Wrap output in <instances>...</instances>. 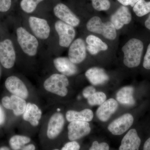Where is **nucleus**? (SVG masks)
I'll return each mask as SVG.
<instances>
[{
    "label": "nucleus",
    "mask_w": 150,
    "mask_h": 150,
    "mask_svg": "<svg viewBox=\"0 0 150 150\" xmlns=\"http://www.w3.org/2000/svg\"><path fill=\"white\" fill-rule=\"evenodd\" d=\"M144 44L141 40L131 38L123 46V64L129 68L138 67L141 63Z\"/></svg>",
    "instance_id": "f257e3e1"
},
{
    "label": "nucleus",
    "mask_w": 150,
    "mask_h": 150,
    "mask_svg": "<svg viewBox=\"0 0 150 150\" xmlns=\"http://www.w3.org/2000/svg\"><path fill=\"white\" fill-rule=\"evenodd\" d=\"M86 28L90 32L100 34L108 40H114L117 36L116 30L112 23H103L98 16L91 18L88 21Z\"/></svg>",
    "instance_id": "f03ea898"
},
{
    "label": "nucleus",
    "mask_w": 150,
    "mask_h": 150,
    "mask_svg": "<svg viewBox=\"0 0 150 150\" xmlns=\"http://www.w3.org/2000/svg\"><path fill=\"white\" fill-rule=\"evenodd\" d=\"M69 81L67 76L62 74H55L46 79L43 87L46 91L61 97L67 95Z\"/></svg>",
    "instance_id": "7ed1b4c3"
},
{
    "label": "nucleus",
    "mask_w": 150,
    "mask_h": 150,
    "mask_svg": "<svg viewBox=\"0 0 150 150\" xmlns=\"http://www.w3.org/2000/svg\"><path fill=\"white\" fill-rule=\"evenodd\" d=\"M16 34L18 42L23 51L28 56H35L39 45L36 37L22 27L17 28Z\"/></svg>",
    "instance_id": "20e7f679"
},
{
    "label": "nucleus",
    "mask_w": 150,
    "mask_h": 150,
    "mask_svg": "<svg viewBox=\"0 0 150 150\" xmlns=\"http://www.w3.org/2000/svg\"><path fill=\"white\" fill-rule=\"evenodd\" d=\"M55 28L59 35V45L65 48L69 47L76 36L74 27L60 20L55 23Z\"/></svg>",
    "instance_id": "39448f33"
},
{
    "label": "nucleus",
    "mask_w": 150,
    "mask_h": 150,
    "mask_svg": "<svg viewBox=\"0 0 150 150\" xmlns=\"http://www.w3.org/2000/svg\"><path fill=\"white\" fill-rule=\"evenodd\" d=\"M16 59V54L11 40L7 39L0 42V62L7 69L12 68Z\"/></svg>",
    "instance_id": "423d86ee"
},
{
    "label": "nucleus",
    "mask_w": 150,
    "mask_h": 150,
    "mask_svg": "<svg viewBox=\"0 0 150 150\" xmlns=\"http://www.w3.org/2000/svg\"><path fill=\"white\" fill-rule=\"evenodd\" d=\"M28 23L33 33L38 38L45 40L49 37L51 29L46 20L30 16L28 19Z\"/></svg>",
    "instance_id": "0eeeda50"
},
{
    "label": "nucleus",
    "mask_w": 150,
    "mask_h": 150,
    "mask_svg": "<svg viewBox=\"0 0 150 150\" xmlns=\"http://www.w3.org/2000/svg\"><path fill=\"white\" fill-rule=\"evenodd\" d=\"M86 50L85 43L82 38L76 39L70 46L68 53L69 59L75 64H80L86 57Z\"/></svg>",
    "instance_id": "6e6552de"
},
{
    "label": "nucleus",
    "mask_w": 150,
    "mask_h": 150,
    "mask_svg": "<svg viewBox=\"0 0 150 150\" xmlns=\"http://www.w3.org/2000/svg\"><path fill=\"white\" fill-rule=\"evenodd\" d=\"M134 118L130 113H126L112 121L108 129L113 135H122L126 132L134 123Z\"/></svg>",
    "instance_id": "1a4fd4ad"
},
{
    "label": "nucleus",
    "mask_w": 150,
    "mask_h": 150,
    "mask_svg": "<svg viewBox=\"0 0 150 150\" xmlns=\"http://www.w3.org/2000/svg\"><path fill=\"white\" fill-rule=\"evenodd\" d=\"M54 14L61 21L73 27H76L80 23V20L71 9L64 4L56 5L54 8Z\"/></svg>",
    "instance_id": "9d476101"
},
{
    "label": "nucleus",
    "mask_w": 150,
    "mask_h": 150,
    "mask_svg": "<svg viewBox=\"0 0 150 150\" xmlns=\"http://www.w3.org/2000/svg\"><path fill=\"white\" fill-rule=\"evenodd\" d=\"M5 85L7 89L13 95L24 99H27L29 92L24 83L17 77L11 76L6 80Z\"/></svg>",
    "instance_id": "9b49d317"
},
{
    "label": "nucleus",
    "mask_w": 150,
    "mask_h": 150,
    "mask_svg": "<svg viewBox=\"0 0 150 150\" xmlns=\"http://www.w3.org/2000/svg\"><path fill=\"white\" fill-rule=\"evenodd\" d=\"M68 138L71 141L79 139L88 135L91 131L88 122L74 121L70 122L68 126Z\"/></svg>",
    "instance_id": "f8f14e48"
},
{
    "label": "nucleus",
    "mask_w": 150,
    "mask_h": 150,
    "mask_svg": "<svg viewBox=\"0 0 150 150\" xmlns=\"http://www.w3.org/2000/svg\"><path fill=\"white\" fill-rule=\"evenodd\" d=\"M65 124L64 115L60 112H56L51 116L48 122L47 136L48 139H54L63 130Z\"/></svg>",
    "instance_id": "ddd939ff"
},
{
    "label": "nucleus",
    "mask_w": 150,
    "mask_h": 150,
    "mask_svg": "<svg viewBox=\"0 0 150 150\" xmlns=\"http://www.w3.org/2000/svg\"><path fill=\"white\" fill-rule=\"evenodd\" d=\"M1 101L3 106L6 109L12 110L16 116L23 114L27 105L25 99L13 95L10 97H4Z\"/></svg>",
    "instance_id": "4468645a"
},
{
    "label": "nucleus",
    "mask_w": 150,
    "mask_h": 150,
    "mask_svg": "<svg viewBox=\"0 0 150 150\" xmlns=\"http://www.w3.org/2000/svg\"><path fill=\"white\" fill-rule=\"evenodd\" d=\"M131 20L132 15L126 6H121L110 17V22L117 30L121 29L124 25L129 24Z\"/></svg>",
    "instance_id": "2eb2a0df"
},
{
    "label": "nucleus",
    "mask_w": 150,
    "mask_h": 150,
    "mask_svg": "<svg viewBox=\"0 0 150 150\" xmlns=\"http://www.w3.org/2000/svg\"><path fill=\"white\" fill-rule=\"evenodd\" d=\"M53 63L58 71L67 76H73L78 72L77 67L69 58L58 57L54 59Z\"/></svg>",
    "instance_id": "dca6fc26"
},
{
    "label": "nucleus",
    "mask_w": 150,
    "mask_h": 150,
    "mask_svg": "<svg viewBox=\"0 0 150 150\" xmlns=\"http://www.w3.org/2000/svg\"><path fill=\"white\" fill-rule=\"evenodd\" d=\"M118 106V102L113 98L105 100L100 105L96 110L98 118L103 122L108 121L111 115L117 110Z\"/></svg>",
    "instance_id": "f3484780"
},
{
    "label": "nucleus",
    "mask_w": 150,
    "mask_h": 150,
    "mask_svg": "<svg viewBox=\"0 0 150 150\" xmlns=\"http://www.w3.org/2000/svg\"><path fill=\"white\" fill-rule=\"evenodd\" d=\"M86 78L94 86L101 85L109 80V76L104 69L99 67H92L85 73Z\"/></svg>",
    "instance_id": "a211bd4d"
},
{
    "label": "nucleus",
    "mask_w": 150,
    "mask_h": 150,
    "mask_svg": "<svg viewBox=\"0 0 150 150\" xmlns=\"http://www.w3.org/2000/svg\"><path fill=\"white\" fill-rule=\"evenodd\" d=\"M141 144L137 130L131 129L123 137L119 150H138Z\"/></svg>",
    "instance_id": "6ab92c4d"
},
{
    "label": "nucleus",
    "mask_w": 150,
    "mask_h": 150,
    "mask_svg": "<svg viewBox=\"0 0 150 150\" xmlns=\"http://www.w3.org/2000/svg\"><path fill=\"white\" fill-rule=\"evenodd\" d=\"M42 114L41 109L36 104L28 103L23 114V118L32 126H36L39 124Z\"/></svg>",
    "instance_id": "aec40b11"
},
{
    "label": "nucleus",
    "mask_w": 150,
    "mask_h": 150,
    "mask_svg": "<svg viewBox=\"0 0 150 150\" xmlns=\"http://www.w3.org/2000/svg\"><path fill=\"white\" fill-rule=\"evenodd\" d=\"M134 89L131 86L122 88L116 93L117 101L121 104L128 106H132L135 104L134 98Z\"/></svg>",
    "instance_id": "412c9836"
},
{
    "label": "nucleus",
    "mask_w": 150,
    "mask_h": 150,
    "mask_svg": "<svg viewBox=\"0 0 150 150\" xmlns=\"http://www.w3.org/2000/svg\"><path fill=\"white\" fill-rule=\"evenodd\" d=\"M66 118L69 122L74 121L89 122L93 117V111L89 109H85L81 111L69 110L67 111L66 115Z\"/></svg>",
    "instance_id": "4be33fe9"
},
{
    "label": "nucleus",
    "mask_w": 150,
    "mask_h": 150,
    "mask_svg": "<svg viewBox=\"0 0 150 150\" xmlns=\"http://www.w3.org/2000/svg\"><path fill=\"white\" fill-rule=\"evenodd\" d=\"M30 138L27 136L16 135L13 136L10 139L9 143L13 150H19L30 142Z\"/></svg>",
    "instance_id": "5701e85b"
},
{
    "label": "nucleus",
    "mask_w": 150,
    "mask_h": 150,
    "mask_svg": "<svg viewBox=\"0 0 150 150\" xmlns=\"http://www.w3.org/2000/svg\"><path fill=\"white\" fill-rule=\"evenodd\" d=\"M133 11L137 16L142 17L150 12V1L139 0L133 7Z\"/></svg>",
    "instance_id": "b1692460"
},
{
    "label": "nucleus",
    "mask_w": 150,
    "mask_h": 150,
    "mask_svg": "<svg viewBox=\"0 0 150 150\" xmlns=\"http://www.w3.org/2000/svg\"><path fill=\"white\" fill-rule=\"evenodd\" d=\"M86 42L88 45L95 47L100 51H105L108 49L107 44L95 35H88L86 38Z\"/></svg>",
    "instance_id": "393cba45"
},
{
    "label": "nucleus",
    "mask_w": 150,
    "mask_h": 150,
    "mask_svg": "<svg viewBox=\"0 0 150 150\" xmlns=\"http://www.w3.org/2000/svg\"><path fill=\"white\" fill-rule=\"evenodd\" d=\"M44 0H22L20 6L25 12L30 13L33 12L37 8L38 5Z\"/></svg>",
    "instance_id": "a878e982"
},
{
    "label": "nucleus",
    "mask_w": 150,
    "mask_h": 150,
    "mask_svg": "<svg viewBox=\"0 0 150 150\" xmlns=\"http://www.w3.org/2000/svg\"><path fill=\"white\" fill-rule=\"evenodd\" d=\"M106 96L104 93L97 92L87 98L88 102L90 105H100L106 100Z\"/></svg>",
    "instance_id": "bb28decb"
},
{
    "label": "nucleus",
    "mask_w": 150,
    "mask_h": 150,
    "mask_svg": "<svg viewBox=\"0 0 150 150\" xmlns=\"http://www.w3.org/2000/svg\"><path fill=\"white\" fill-rule=\"evenodd\" d=\"M93 7L97 11L108 10L110 7L109 0H91Z\"/></svg>",
    "instance_id": "cd10ccee"
},
{
    "label": "nucleus",
    "mask_w": 150,
    "mask_h": 150,
    "mask_svg": "<svg viewBox=\"0 0 150 150\" xmlns=\"http://www.w3.org/2000/svg\"><path fill=\"white\" fill-rule=\"evenodd\" d=\"M109 146L108 144L104 142L99 143L97 141L93 143L91 146L89 150H109Z\"/></svg>",
    "instance_id": "c85d7f7f"
},
{
    "label": "nucleus",
    "mask_w": 150,
    "mask_h": 150,
    "mask_svg": "<svg viewBox=\"0 0 150 150\" xmlns=\"http://www.w3.org/2000/svg\"><path fill=\"white\" fill-rule=\"evenodd\" d=\"M80 146L76 141L66 143L62 147V150H79Z\"/></svg>",
    "instance_id": "c756f323"
},
{
    "label": "nucleus",
    "mask_w": 150,
    "mask_h": 150,
    "mask_svg": "<svg viewBox=\"0 0 150 150\" xmlns=\"http://www.w3.org/2000/svg\"><path fill=\"white\" fill-rule=\"evenodd\" d=\"M11 0H0V12H6L11 8Z\"/></svg>",
    "instance_id": "7c9ffc66"
},
{
    "label": "nucleus",
    "mask_w": 150,
    "mask_h": 150,
    "mask_svg": "<svg viewBox=\"0 0 150 150\" xmlns=\"http://www.w3.org/2000/svg\"><path fill=\"white\" fill-rule=\"evenodd\" d=\"M143 67L146 69L150 70V43L148 46L143 62Z\"/></svg>",
    "instance_id": "2f4dec72"
},
{
    "label": "nucleus",
    "mask_w": 150,
    "mask_h": 150,
    "mask_svg": "<svg viewBox=\"0 0 150 150\" xmlns=\"http://www.w3.org/2000/svg\"><path fill=\"white\" fill-rule=\"evenodd\" d=\"M96 92L95 88L92 86H88L84 89L83 91V95L85 98L87 99L88 97Z\"/></svg>",
    "instance_id": "473e14b6"
},
{
    "label": "nucleus",
    "mask_w": 150,
    "mask_h": 150,
    "mask_svg": "<svg viewBox=\"0 0 150 150\" xmlns=\"http://www.w3.org/2000/svg\"><path fill=\"white\" fill-rule=\"evenodd\" d=\"M120 4L123 6H131V7H134L139 0H117Z\"/></svg>",
    "instance_id": "72a5a7b5"
},
{
    "label": "nucleus",
    "mask_w": 150,
    "mask_h": 150,
    "mask_svg": "<svg viewBox=\"0 0 150 150\" xmlns=\"http://www.w3.org/2000/svg\"><path fill=\"white\" fill-rule=\"evenodd\" d=\"M86 49L89 52L90 54L92 55H97L99 53V52H100L97 48L93 47V46H89V45L87 46Z\"/></svg>",
    "instance_id": "f704fd0d"
},
{
    "label": "nucleus",
    "mask_w": 150,
    "mask_h": 150,
    "mask_svg": "<svg viewBox=\"0 0 150 150\" xmlns=\"http://www.w3.org/2000/svg\"><path fill=\"white\" fill-rule=\"evenodd\" d=\"M6 120V115L4 109L0 105V126L5 123Z\"/></svg>",
    "instance_id": "c9c22d12"
},
{
    "label": "nucleus",
    "mask_w": 150,
    "mask_h": 150,
    "mask_svg": "<svg viewBox=\"0 0 150 150\" xmlns=\"http://www.w3.org/2000/svg\"><path fill=\"white\" fill-rule=\"evenodd\" d=\"M22 150H35V146L33 144H29L24 146L21 149Z\"/></svg>",
    "instance_id": "e433bc0d"
},
{
    "label": "nucleus",
    "mask_w": 150,
    "mask_h": 150,
    "mask_svg": "<svg viewBox=\"0 0 150 150\" xmlns=\"http://www.w3.org/2000/svg\"><path fill=\"white\" fill-rule=\"evenodd\" d=\"M143 150H150V137L145 142Z\"/></svg>",
    "instance_id": "4c0bfd02"
},
{
    "label": "nucleus",
    "mask_w": 150,
    "mask_h": 150,
    "mask_svg": "<svg viewBox=\"0 0 150 150\" xmlns=\"http://www.w3.org/2000/svg\"><path fill=\"white\" fill-rule=\"evenodd\" d=\"M145 25L146 27L148 29L150 30V14L148 18L145 22Z\"/></svg>",
    "instance_id": "58836bf2"
},
{
    "label": "nucleus",
    "mask_w": 150,
    "mask_h": 150,
    "mask_svg": "<svg viewBox=\"0 0 150 150\" xmlns=\"http://www.w3.org/2000/svg\"><path fill=\"white\" fill-rule=\"evenodd\" d=\"M0 150H10L8 147L6 146H3L0 148Z\"/></svg>",
    "instance_id": "ea45409f"
},
{
    "label": "nucleus",
    "mask_w": 150,
    "mask_h": 150,
    "mask_svg": "<svg viewBox=\"0 0 150 150\" xmlns=\"http://www.w3.org/2000/svg\"><path fill=\"white\" fill-rule=\"evenodd\" d=\"M1 67H0V76H1Z\"/></svg>",
    "instance_id": "a19ab883"
},
{
    "label": "nucleus",
    "mask_w": 150,
    "mask_h": 150,
    "mask_svg": "<svg viewBox=\"0 0 150 150\" xmlns=\"http://www.w3.org/2000/svg\"><path fill=\"white\" fill-rule=\"evenodd\" d=\"M59 150L58 149H54V150Z\"/></svg>",
    "instance_id": "79ce46f5"
}]
</instances>
